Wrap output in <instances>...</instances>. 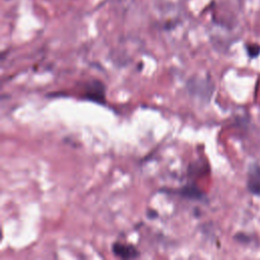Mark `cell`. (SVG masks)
Returning a JSON list of instances; mask_svg holds the SVG:
<instances>
[{"label": "cell", "instance_id": "obj_1", "mask_svg": "<svg viewBox=\"0 0 260 260\" xmlns=\"http://www.w3.org/2000/svg\"><path fill=\"white\" fill-rule=\"evenodd\" d=\"M83 98L88 101L105 105V85L100 80H92L87 82L84 86Z\"/></svg>", "mask_w": 260, "mask_h": 260}, {"label": "cell", "instance_id": "obj_2", "mask_svg": "<svg viewBox=\"0 0 260 260\" xmlns=\"http://www.w3.org/2000/svg\"><path fill=\"white\" fill-rule=\"evenodd\" d=\"M112 252L115 256L122 259H132V258H138L140 256V253L135 246L130 244L119 243V242H116L113 244Z\"/></svg>", "mask_w": 260, "mask_h": 260}, {"label": "cell", "instance_id": "obj_3", "mask_svg": "<svg viewBox=\"0 0 260 260\" xmlns=\"http://www.w3.org/2000/svg\"><path fill=\"white\" fill-rule=\"evenodd\" d=\"M248 189L255 195H260V167L252 165L249 170Z\"/></svg>", "mask_w": 260, "mask_h": 260}, {"label": "cell", "instance_id": "obj_4", "mask_svg": "<svg viewBox=\"0 0 260 260\" xmlns=\"http://www.w3.org/2000/svg\"><path fill=\"white\" fill-rule=\"evenodd\" d=\"M177 193L185 198L188 199H202L204 197L203 192L196 187L195 185H186L183 188H181L180 190L177 191Z\"/></svg>", "mask_w": 260, "mask_h": 260}, {"label": "cell", "instance_id": "obj_5", "mask_svg": "<svg viewBox=\"0 0 260 260\" xmlns=\"http://www.w3.org/2000/svg\"><path fill=\"white\" fill-rule=\"evenodd\" d=\"M247 52L251 58H255L260 54V46L257 44H252L247 47Z\"/></svg>", "mask_w": 260, "mask_h": 260}, {"label": "cell", "instance_id": "obj_6", "mask_svg": "<svg viewBox=\"0 0 260 260\" xmlns=\"http://www.w3.org/2000/svg\"><path fill=\"white\" fill-rule=\"evenodd\" d=\"M147 215H148V216H149V217H151V218H153V217H155V216H157V213H156V212H155V211H153V210H152V213H149V212H148V213H147Z\"/></svg>", "mask_w": 260, "mask_h": 260}]
</instances>
